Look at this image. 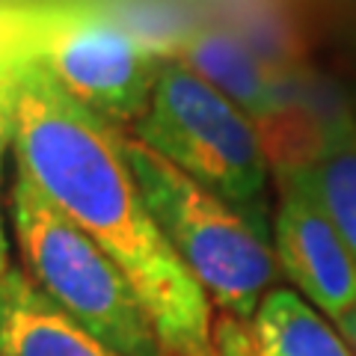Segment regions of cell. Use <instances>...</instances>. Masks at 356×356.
<instances>
[{
    "mask_svg": "<svg viewBox=\"0 0 356 356\" xmlns=\"http://www.w3.org/2000/svg\"><path fill=\"white\" fill-rule=\"evenodd\" d=\"M13 158L131 280L166 356H214L208 294L154 222L125 154V131L65 92L33 54L9 60Z\"/></svg>",
    "mask_w": 356,
    "mask_h": 356,
    "instance_id": "obj_1",
    "label": "cell"
},
{
    "mask_svg": "<svg viewBox=\"0 0 356 356\" xmlns=\"http://www.w3.org/2000/svg\"><path fill=\"white\" fill-rule=\"evenodd\" d=\"M128 134L270 238L273 166L261 134L191 65L163 60L146 116Z\"/></svg>",
    "mask_w": 356,
    "mask_h": 356,
    "instance_id": "obj_2",
    "label": "cell"
},
{
    "mask_svg": "<svg viewBox=\"0 0 356 356\" xmlns=\"http://www.w3.org/2000/svg\"><path fill=\"white\" fill-rule=\"evenodd\" d=\"M6 211L27 276L65 315L122 356H166L122 267L18 166Z\"/></svg>",
    "mask_w": 356,
    "mask_h": 356,
    "instance_id": "obj_3",
    "label": "cell"
},
{
    "mask_svg": "<svg viewBox=\"0 0 356 356\" xmlns=\"http://www.w3.org/2000/svg\"><path fill=\"white\" fill-rule=\"evenodd\" d=\"M125 154L158 229L214 312L250 324L264 294L280 285L270 238L128 131Z\"/></svg>",
    "mask_w": 356,
    "mask_h": 356,
    "instance_id": "obj_4",
    "label": "cell"
},
{
    "mask_svg": "<svg viewBox=\"0 0 356 356\" xmlns=\"http://www.w3.org/2000/svg\"><path fill=\"white\" fill-rule=\"evenodd\" d=\"M30 54L74 102L122 131L146 116L166 60L131 30L95 15L57 21Z\"/></svg>",
    "mask_w": 356,
    "mask_h": 356,
    "instance_id": "obj_5",
    "label": "cell"
},
{
    "mask_svg": "<svg viewBox=\"0 0 356 356\" xmlns=\"http://www.w3.org/2000/svg\"><path fill=\"white\" fill-rule=\"evenodd\" d=\"M166 57L191 65L252 119L276 178L306 170L312 163L321 140V125L288 102L270 63H264L241 39L220 30H202L181 39Z\"/></svg>",
    "mask_w": 356,
    "mask_h": 356,
    "instance_id": "obj_6",
    "label": "cell"
},
{
    "mask_svg": "<svg viewBox=\"0 0 356 356\" xmlns=\"http://www.w3.org/2000/svg\"><path fill=\"white\" fill-rule=\"evenodd\" d=\"M270 243L288 288L341 330L356 312V259L321 205L309 166L280 175Z\"/></svg>",
    "mask_w": 356,
    "mask_h": 356,
    "instance_id": "obj_7",
    "label": "cell"
},
{
    "mask_svg": "<svg viewBox=\"0 0 356 356\" xmlns=\"http://www.w3.org/2000/svg\"><path fill=\"white\" fill-rule=\"evenodd\" d=\"M0 356H122L83 330L27 276L9 267L0 280Z\"/></svg>",
    "mask_w": 356,
    "mask_h": 356,
    "instance_id": "obj_8",
    "label": "cell"
},
{
    "mask_svg": "<svg viewBox=\"0 0 356 356\" xmlns=\"http://www.w3.org/2000/svg\"><path fill=\"white\" fill-rule=\"evenodd\" d=\"M250 332L259 356H356L341 330L288 285L264 294Z\"/></svg>",
    "mask_w": 356,
    "mask_h": 356,
    "instance_id": "obj_9",
    "label": "cell"
},
{
    "mask_svg": "<svg viewBox=\"0 0 356 356\" xmlns=\"http://www.w3.org/2000/svg\"><path fill=\"white\" fill-rule=\"evenodd\" d=\"M309 175L321 205L356 259V116L350 110H336L321 122Z\"/></svg>",
    "mask_w": 356,
    "mask_h": 356,
    "instance_id": "obj_10",
    "label": "cell"
},
{
    "mask_svg": "<svg viewBox=\"0 0 356 356\" xmlns=\"http://www.w3.org/2000/svg\"><path fill=\"white\" fill-rule=\"evenodd\" d=\"M13 154V77H9V60H0V193H3V163ZM9 238L3 222V196H0V280L13 267L9 261Z\"/></svg>",
    "mask_w": 356,
    "mask_h": 356,
    "instance_id": "obj_11",
    "label": "cell"
},
{
    "mask_svg": "<svg viewBox=\"0 0 356 356\" xmlns=\"http://www.w3.org/2000/svg\"><path fill=\"white\" fill-rule=\"evenodd\" d=\"M214 356H259L247 321L232 315L214 318Z\"/></svg>",
    "mask_w": 356,
    "mask_h": 356,
    "instance_id": "obj_12",
    "label": "cell"
},
{
    "mask_svg": "<svg viewBox=\"0 0 356 356\" xmlns=\"http://www.w3.org/2000/svg\"><path fill=\"white\" fill-rule=\"evenodd\" d=\"M341 336L348 339V344H350V348H353V353H356V312H353V315L348 318V324L341 327Z\"/></svg>",
    "mask_w": 356,
    "mask_h": 356,
    "instance_id": "obj_13",
    "label": "cell"
}]
</instances>
